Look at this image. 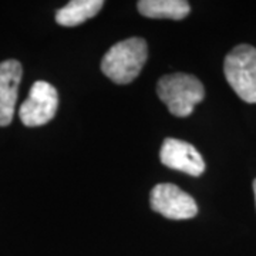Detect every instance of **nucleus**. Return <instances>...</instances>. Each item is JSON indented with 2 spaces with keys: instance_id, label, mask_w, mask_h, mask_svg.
<instances>
[{
  "instance_id": "obj_4",
  "label": "nucleus",
  "mask_w": 256,
  "mask_h": 256,
  "mask_svg": "<svg viewBox=\"0 0 256 256\" xmlns=\"http://www.w3.org/2000/svg\"><path fill=\"white\" fill-rule=\"evenodd\" d=\"M58 92L47 82H36L26 101L18 108V117L26 127H40L47 124L57 112Z\"/></svg>"
},
{
  "instance_id": "obj_10",
  "label": "nucleus",
  "mask_w": 256,
  "mask_h": 256,
  "mask_svg": "<svg viewBox=\"0 0 256 256\" xmlns=\"http://www.w3.org/2000/svg\"><path fill=\"white\" fill-rule=\"evenodd\" d=\"M254 194H255V202H256V180L254 181Z\"/></svg>"
},
{
  "instance_id": "obj_3",
  "label": "nucleus",
  "mask_w": 256,
  "mask_h": 256,
  "mask_svg": "<svg viewBox=\"0 0 256 256\" xmlns=\"http://www.w3.org/2000/svg\"><path fill=\"white\" fill-rule=\"evenodd\" d=\"M224 72L229 86L246 102H256V48L250 44L234 47L225 57Z\"/></svg>"
},
{
  "instance_id": "obj_2",
  "label": "nucleus",
  "mask_w": 256,
  "mask_h": 256,
  "mask_svg": "<svg viewBox=\"0 0 256 256\" xmlns=\"http://www.w3.org/2000/svg\"><path fill=\"white\" fill-rule=\"evenodd\" d=\"M156 94L172 116L184 118L191 116L195 106L204 100L205 88L195 76L174 73L158 80Z\"/></svg>"
},
{
  "instance_id": "obj_7",
  "label": "nucleus",
  "mask_w": 256,
  "mask_h": 256,
  "mask_svg": "<svg viewBox=\"0 0 256 256\" xmlns=\"http://www.w3.org/2000/svg\"><path fill=\"white\" fill-rule=\"evenodd\" d=\"M22 76L23 68L18 60L0 63V127L9 126L14 117Z\"/></svg>"
},
{
  "instance_id": "obj_1",
  "label": "nucleus",
  "mask_w": 256,
  "mask_h": 256,
  "mask_svg": "<svg viewBox=\"0 0 256 256\" xmlns=\"http://www.w3.org/2000/svg\"><path fill=\"white\" fill-rule=\"evenodd\" d=\"M148 58V46L141 37H130L111 47L101 60V72L111 82L130 84L141 73Z\"/></svg>"
},
{
  "instance_id": "obj_6",
  "label": "nucleus",
  "mask_w": 256,
  "mask_h": 256,
  "mask_svg": "<svg viewBox=\"0 0 256 256\" xmlns=\"http://www.w3.org/2000/svg\"><path fill=\"white\" fill-rule=\"evenodd\" d=\"M160 160L165 166L191 176H200L205 172V161L198 150L176 138H166L162 142Z\"/></svg>"
},
{
  "instance_id": "obj_8",
  "label": "nucleus",
  "mask_w": 256,
  "mask_h": 256,
  "mask_svg": "<svg viewBox=\"0 0 256 256\" xmlns=\"http://www.w3.org/2000/svg\"><path fill=\"white\" fill-rule=\"evenodd\" d=\"M102 6V0H73L56 12V22L64 28H74L94 18Z\"/></svg>"
},
{
  "instance_id": "obj_5",
  "label": "nucleus",
  "mask_w": 256,
  "mask_h": 256,
  "mask_svg": "<svg viewBox=\"0 0 256 256\" xmlns=\"http://www.w3.org/2000/svg\"><path fill=\"white\" fill-rule=\"evenodd\" d=\"M150 205L168 220H191L198 214L195 200L174 184L156 185L150 195Z\"/></svg>"
},
{
  "instance_id": "obj_9",
  "label": "nucleus",
  "mask_w": 256,
  "mask_h": 256,
  "mask_svg": "<svg viewBox=\"0 0 256 256\" xmlns=\"http://www.w3.org/2000/svg\"><path fill=\"white\" fill-rule=\"evenodd\" d=\"M137 8L142 16L150 18L182 20L191 12L186 0H140Z\"/></svg>"
}]
</instances>
